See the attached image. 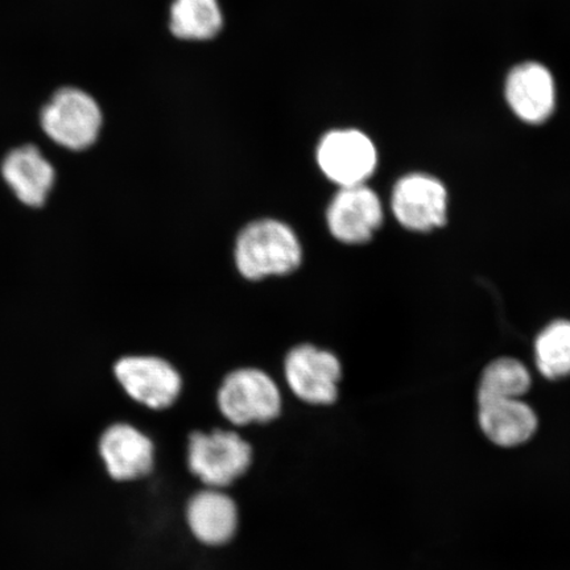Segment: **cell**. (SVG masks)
Wrapping results in <instances>:
<instances>
[{
    "label": "cell",
    "mask_w": 570,
    "mask_h": 570,
    "mask_svg": "<svg viewBox=\"0 0 570 570\" xmlns=\"http://www.w3.org/2000/svg\"><path fill=\"white\" fill-rule=\"evenodd\" d=\"M303 255L296 232L276 218L252 220L235 239V267L248 282L295 273L302 266Z\"/></svg>",
    "instance_id": "1"
},
{
    "label": "cell",
    "mask_w": 570,
    "mask_h": 570,
    "mask_svg": "<svg viewBox=\"0 0 570 570\" xmlns=\"http://www.w3.org/2000/svg\"><path fill=\"white\" fill-rule=\"evenodd\" d=\"M217 404L227 422L245 426L273 422L282 413L279 386L256 367L234 370L225 376L217 392Z\"/></svg>",
    "instance_id": "2"
},
{
    "label": "cell",
    "mask_w": 570,
    "mask_h": 570,
    "mask_svg": "<svg viewBox=\"0 0 570 570\" xmlns=\"http://www.w3.org/2000/svg\"><path fill=\"white\" fill-rule=\"evenodd\" d=\"M47 137L70 151L95 145L102 128V111L95 98L77 88L57 90L41 111Z\"/></svg>",
    "instance_id": "3"
},
{
    "label": "cell",
    "mask_w": 570,
    "mask_h": 570,
    "mask_svg": "<svg viewBox=\"0 0 570 570\" xmlns=\"http://www.w3.org/2000/svg\"><path fill=\"white\" fill-rule=\"evenodd\" d=\"M252 461V445L233 431L195 432L189 438L190 472L208 488L229 487L247 472Z\"/></svg>",
    "instance_id": "4"
},
{
    "label": "cell",
    "mask_w": 570,
    "mask_h": 570,
    "mask_svg": "<svg viewBox=\"0 0 570 570\" xmlns=\"http://www.w3.org/2000/svg\"><path fill=\"white\" fill-rule=\"evenodd\" d=\"M114 375L134 402L154 411L169 409L183 390V377L178 370L156 355L122 356L114 366Z\"/></svg>",
    "instance_id": "5"
},
{
    "label": "cell",
    "mask_w": 570,
    "mask_h": 570,
    "mask_svg": "<svg viewBox=\"0 0 570 570\" xmlns=\"http://www.w3.org/2000/svg\"><path fill=\"white\" fill-rule=\"evenodd\" d=\"M284 377L297 399L312 405L337 401L342 377L338 356L311 344L292 347L284 360Z\"/></svg>",
    "instance_id": "6"
},
{
    "label": "cell",
    "mask_w": 570,
    "mask_h": 570,
    "mask_svg": "<svg viewBox=\"0 0 570 570\" xmlns=\"http://www.w3.org/2000/svg\"><path fill=\"white\" fill-rule=\"evenodd\" d=\"M316 159L321 173L338 188L366 184L377 164L374 142L358 130H334L324 135Z\"/></svg>",
    "instance_id": "7"
},
{
    "label": "cell",
    "mask_w": 570,
    "mask_h": 570,
    "mask_svg": "<svg viewBox=\"0 0 570 570\" xmlns=\"http://www.w3.org/2000/svg\"><path fill=\"white\" fill-rule=\"evenodd\" d=\"M391 208L397 223L410 232L436 230L446 223L448 190L436 177L411 174L395 184Z\"/></svg>",
    "instance_id": "8"
},
{
    "label": "cell",
    "mask_w": 570,
    "mask_h": 570,
    "mask_svg": "<svg viewBox=\"0 0 570 570\" xmlns=\"http://www.w3.org/2000/svg\"><path fill=\"white\" fill-rule=\"evenodd\" d=\"M327 230L345 245H363L383 224V205L366 184L338 188L325 213Z\"/></svg>",
    "instance_id": "9"
},
{
    "label": "cell",
    "mask_w": 570,
    "mask_h": 570,
    "mask_svg": "<svg viewBox=\"0 0 570 570\" xmlns=\"http://www.w3.org/2000/svg\"><path fill=\"white\" fill-rule=\"evenodd\" d=\"M99 455L112 480H139L153 472L155 446L153 440L127 423L112 424L99 439Z\"/></svg>",
    "instance_id": "10"
},
{
    "label": "cell",
    "mask_w": 570,
    "mask_h": 570,
    "mask_svg": "<svg viewBox=\"0 0 570 570\" xmlns=\"http://www.w3.org/2000/svg\"><path fill=\"white\" fill-rule=\"evenodd\" d=\"M505 99L525 124L540 125L552 116L556 104L551 71L539 62H524L510 71Z\"/></svg>",
    "instance_id": "11"
},
{
    "label": "cell",
    "mask_w": 570,
    "mask_h": 570,
    "mask_svg": "<svg viewBox=\"0 0 570 570\" xmlns=\"http://www.w3.org/2000/svg\"><path fill=\"white\" fill-rule=\"evenodd\" d=\"M2 176L19 202L30 208L46 204L56 181L52 164L31 145L12 149L6 156Z\"/></svg>",
    "instance_id": "12"
},
{
    "label": "cell",
    "mask_w": 570,
    "mask_h": 570,
    "mask_svg": "<svg viewBox=\"0 0 570 570\" xmlns=\"http://www.w3.org/2000/svg\"><path fill=\"white\" fill-rule=\"evenodd\" d=\"M187 522L194 537L209 547H219L234 538L238 530V509L220 489H206L191 497Z\"/></svg>",
    "instance_id": "13"
},
{
    "label": "cell",
    "mask_w": 570,
    "mask_h": 570,
    "mask_svg": "<svg viewBox=\"0 0 570 570\" xmlns=\"http://www.w3.org/2000/svg\"><path fill=\"white\" fill-rule=\"evenodd\" d=\"M479 423L484 436L503 448L525 444L539 426L537 413L520 399L480 403Z\"/></svg>",
    "instance_id": "14"
},
{
    "label": "cell",
    "mask_w": 570,
    "mask_h": 570,
    "mask_svg": "<svg viewBox=\"0 0 570 570\" xmlns=\"http://www.w3.org/2000/svg\"><path fill=\"white\" fill-rule=\"evenodd\" d=\"M223 24L218 0H174L170 6L169 27L178 39L210 40Z\"/></svg>",
    "instance_id": "15"
},
{
    "label": "cell",
    "mask_w": 570,
    "mask_h": 570,
    "mask_svg": "<svg viewBox=\"0 0 570 570\" xmlns=\"http://www.w3.org/2000/svg\"><path fill=\"white\" fill-rule=\"evenodd\" d=\"M532 377L522 362L515 358H499L483 370L476 392L480 403L520 399L531 389Z\"/></svg>",
    "instance_id": "16"
},
{
    "label": "cell",
    "mask_w": 570,
    "mask_h": 570,
    "mask_svg": "<svg viewBox=\"0 0 570 570\" xmlns=\"http://www.w3.org/2000/svg\"><path fill=\"white\" fill-rule=\"evenodd\" d=\"M534 362L547 380L570 375V321L556 320L534 341Z\"/></svg>",
    "instance_id": "17"
}]
</instances>
